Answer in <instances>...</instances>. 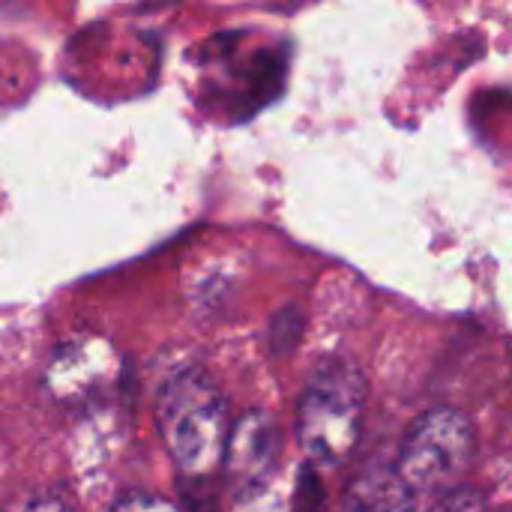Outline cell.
<instances>
[{"instance_id": "cell-1", "label": "cell", "mask_w": 512, "mask_h": 512, "mask_svg": "<svg viewBox=\"0 0 512 512\" xmlns=\"http://www.w3.org/2000/svg\"><path fill=\"white\" fill-rule=\"evenodd\" d=\"M156 429L186 477L216 471L228 441V405L216 381L198 366L174 369L156 393Z\"/></svg>"}, {"instance_id": "cell-2", "label": "cell", "mask_w": 512, "mask_h": 512, "mask_svg": "<svg viewBox=\"0 0 512 512\" xmlns=\"http://www.w3.org/2000/svg\"><path fill=\"white\" fill-rule=\"evenodd\" d=\"M366 408V378L345 360L330 357L309 375L297 402V438L309 468H339L357 447Z\"/></svg>"}, {"instance_id": "cell-3", "label": "cell", "mask_w": 512, "mask_h": 512, "mask_svg": "<svg viewBox=\"0 0 512 512\" xmlns=\"http://www.w3.org/2000/svg\"><path fill=\"white\" fill-rule=\"evenodd\" d=\"M474 450V423L456 408H435L411 423L393 474L414 498L444 492L471 468Z\"/></svg>"}, {"instance_id": "cell-4", "label": "cell", "mask_w": 512, "mask_h": 512, "mask_svg": "<svg viewBox=\"0 0 512 512\" xmlns=\"http://www.w3.org/2000/svg\"><path fill=\"white\" fill-rule=\"evenodd\" d=\"M279 453L282 435L276 423L264 411H249L237 420L234 429H228L222 468L240 492H249L267 483Z\"/></svg>"}, {"instance_id": "cell-5", "label": "cell", "mask_w": 512, "mask_h": 512, "mask_svg": "<svg viewBox=\"0 0 512 512\" xmlns=\"http://www.w3.org/2000/svg\"><path fill=\"white\" fill-rule=\"evenodd\" d=\"M351 512H417V498L390 471L384 477H363L357 483Z\"/></svg>"}, {"instance_id": "cell-6", "label": "cell", "mask_w": 512, "mask_h": 512, "mask_svg": "<svg viewBox=\"0 0 512 512\" xmlns=\"http://www.w3.org/2000/svg\"><path fill=\"white\" fill-rule=\"evenodd\" d=\"M300 309H285L273 318V327H270V336H273V351L276 354H288L294 351V345L300 342Z\"/></svg>"}, {"instance_id": "cell-7", "label": "cell", "mask_w": 512, "mask_h": 512, "mask_svg": "<svg viewBox=\"0 0 512 512\" xmlns=\"http://www.w3.org/2000/svg\"><path fill=\"white\" fill-rule=\"evenodd\" d=\"M324 492H321V483H318V474L315 468H303L300 471V483H297V492H294V504L291 512H324Z\"/></svg>"}, {"instance_id": "cell-8", "label": "cell", "mask_w": 512, "mask_h": 512, "mask_svg": "<svg viewBox=\"0 0 512 512\" xmlns=\"http://www.w3.org/2000/svg\"><path fill=\"white\" fill-rule=\"evenodd\" d=\"M237 512H291V504L264 483V486L243 492V504L237 507Z\"/></svg>"}, {"instance_id": "cell-9", "label": "cell", "mask_w": 512, "mask_h": 512, "mask_svg": "<svg viewBox=\"0 0 512 512\" xmlns=\"http://www.w3.org/2000/svg\"><path fill=\"white\" fill-rule=\"evenodd\" d=\"M108 512H180L174 504L156 498V495H144V492H132V495H123L120 501L111 504Z\"/></svg>"}, {"instance_id": "cell-10", "label": "cell", "mask_w": 512, "mask_h": 512, "mask_svg": "<svg viewBox=\"0 0 512 512\" xmlns=\"http://www.w3.org/2000/svg\"><path fill=\"white\" fill-rule=\"evenodd\" d=\"M21 512H72V507L69 504H63L60 498H33V501H27L24 507H21Z\"/></svg>"}]
</instances>
